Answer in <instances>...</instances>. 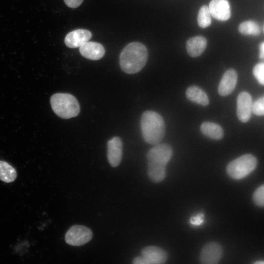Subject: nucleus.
I'll list each match as a JSON object with an SVG mask.
<instances>
[{"instance_id":"f257e3e1","label":"nucleus","mask_w":264,"mask_h":264,"mask_svg":"<svg viewBox=\"0 0 264 264\" xmlns=\"http://www.w3.org/2000/svg\"><path fill=\"white\" fill-rule=\"evenodd\" d=\"M173 154L171 147L167 144H157L147 153L148 174L154 182L162 181L166 175V166Z\"/></svg>"},{"instance_id":"f03ea898","label":"nucleus","mask_w":264,"mask_h":264,"mask_svg":"<svg viewBox=\"0 0 264 264\" xmlns=\"http://www.w3.org/2000/svg\"><path fill=\"white\" fill-rule=\"evenodd\" d=\"M148 53L146 47L139 42H132L127 45L120 55V66L128 74H134L145 66Z\"/></svg>"},{"instance_id":"7ed1b4c3","label":"nucleus","mask_w":264,"mask_h":264,"mask_svg":"<svg viewBox=\"0 0 264 264\" xmlns=\"http://www.w3.org/2000/svg\"><path fill=\"white\" fill-rule=\"evenodd\" d=\"M140 127L144 140L152 145H156L162 140L165 126L162 116L151 110L145 111L141 117Z\"/></svg>"},{"instance_id":"20e7f679","label":"nucleus","mask_w":264,"mask_h":264,"mask_svg":"<svg viewBox=\"0 0 264 264\" xmlns=\"http://www.w3.org/2000/svg\"><path fill=\"white\" fill-rule=\"evenodd\" d=\"M50 102L53 111L62 118L75 117L80 112L79 102L76 97L70 94L55 93L50 97Z\"/></svg>"},{"instance_id":"39448f33","label":"nucleus","mask_w":264,"mask_h":264,"mask_svg":"<svg viewBox=\"0 0 264 264\" xmlns=\"http://www.w3.org/2000/svg\"><path fill=\"white\" fill-rule=\"evenodd\" d=\"M256 158L250 154H244L231 161L227 166L226 172L232 178L240 179L250 174L256 168Z\"/></svg>"},{"instance_id":"423d86ee","label":"nucleus","mask_w":264,"mask_h":264,"mask_svg":"<svg viewBox=\"0 0 264 264\" xmlns=\"http://www.w3.org/2000/svg\"><path fill=\"white\" fill-rule=\"evenodd\" d=\"M93 234L90 229L80 225L71 226L65 235L66 242L72 246L83 245L89 242Z\"/></svg>"},{"instance_id":"0eeeda50","label":"nucleus","mask_w":264,"mask_h":264,"mask_svg":"<svg viewBox=\"0 0 264 264\" xmlns=\"http://www.w3.org/2000/svg\"><path fill=\"white\" fill-rule=\"evenodd\" d=\"M141 255L139 260L141 264H162L167 260L166 252L163 249L154 246L144 248L141 251Z\"/></svg>"},{"instance_id":"6e6552de","label":"nucleus","mask_w":264,"mask_h":264,"mask_svg":"<svg viewBox=\"0 0 264 264\" xmlns=\"http://www.w3.org/2000/svg\"><path fill=\"white\" fill-rule=\"evenodd\" d=\"M222 249L220 245L216 242L206 244L201 251L200 263L203 264H217L222 256Z\"/></svg>"},{"instance_id":"1a4fd4ad","label":"nucleus","mask_w":264,"mask_h":264,"mask_svg":"<svg viewBox=\"0 0 264 264\" xmlns=\"http://www.w3.org/2000/svg\"><path fill=\"white\" fill-rule=\"evenodd\" d=\"M237 104L238 119L242 122H247L252 112L253 103L250 94L245 91L241 92L237 97Z\"/></svg>"},{"instance_id":"9d476101","label":"nucleus","mask_w":264,"mask_h":264,"mask_svg":"<svg viewBox=\"0 0 264 264\" xmlns=\"http://www.w3.org/2000/svg\"><path fill=\"white\" fill-rule=\"evenodd\" d=\"M123 143L121 138L114 136L107 142V158L109 163L113 167H117L122 157Z\"/></svg>"},{"instance_id":"9b49d317","label":"nucleus","mask_w":264,"mask_h":264,"mask_svg":"<svg viewBox=\"0 0 264 264\" xmlns=\"http://www.w3.org/2000/svg\"><path fill=\"white\" fill-rule=\"evenodd\" d=\"M208 7L211 16L218 20L225 21L230 18V6L227 0H212Z\"/></svg>"},{"instance_id":"f8f14e48","label":"nucleus","mask_w":264,"mask_h":264,"mask_svg":"<svg viewBox=\"0 0 264 264\" xmlns=\"http://www.w3.org/2000/svg\"><path fill=\"white\" fill-rule=\"evenodd\" d=\"M91 33L88 30L78 29L68 33L65 38L66 45L71 48L80 47L91 38Z\"/></svg>"},{"instance_id":"ddd939ff","label":"nucleus","mask_w":264,"mask_h":264,"mask_svg":"<svg viewBox=\"0 0 264 264\" xmlns=\"http://www.w3.org/2000/svg\"><path fill=\"white\" fill-rule=\"evenodd\" d=\"M238 79L237 72L229 69L223 75L218 87L219 94L222 96L230 94L234 89Z\"/></svg>"},{"instance_id":"4468645a","label":"nucleus","mask_w":264,"mask_h":264,"mask_svg":"<svg viewBox=\"0 0 264 264\" xmlns=\"http://www.w3.org/2000/svg\"><path fill=\"white\" fill-rule=\"evenodd\" d=\"M79 51L84 57L91 60H99L105 53V48L101 44L88 41L80 47Z\"/></svg>"},{"instance_id":"2eb2a0df","label":"nucleus","mask_w":264,"mask_h":264,"mask_svg":"<svg viewBox=\"0 0 264 264\" xmlns=\"http://www.w3.org/2000/svg\"><path fill=\"white\" fill-rule=\"evenodd\" d=\"M207 45L206 39L202 36L190 38L186 43V49L188 54L192 57L200 56Z\"/></svg>"},{"instance_id":"dca6fc26","label":"nucleus","mask_w":264,"mask_h":264,"mask_svg":"<svg viewBox=\"0 0 264 264\" xmlns=\"http://www.w3.org/2000/svg\"><path fill=\"white\" fill-rule=\"evenodd\" d=\"M186 96L190 101L202 106H207L209 103L206 93L196 86H192L187 88L186 90Z\"/></svg>"},{"instance_id":"f3484780","label":"nucleus","mask_w":264,"mask_h":264,"mask_svg":"<svg viewBox=\"0 0 264 264\" xmlns=\"http://www.w3.org/2000/svg\"><path fill=\"white\" fill-rule=\"evenodd\" d=\"M200 131L205 136L215 140L221 139L223 136L222 128L216 123L205 122L201 124Z\"/></svg>"},{"instance_id":"a211bd4d","label":"nucleus","mask_w":264,"mask_h":264,"mask_svg":"<svg viewBox=\"0 0 264 264\" xmlns=\"http://www.w3.org/2000/svg\"><path fill=\"white\" fill-rule=\"evenodd\" d=\"M16 177L15 169L7 162L0 160V180L10 183L14 181Z\"/></svg>"},{"instance_id":"6ab92c4d","label":"nucleus","mask_w":264,"mask_h":264,"mask_svg":"<svg viewBox=\"0 0 264 264\" xmlns=\"http://www.w3.org/2000/svg\"><path fill=\"white\" fill-rule=\"evenodd\" d=\"M239 32L245 35L258 36L260 34L259 25L252 21H247L241 23L239 26Z\"/></svg>"},{"instance_id":"aec40b11","label":"nucleus","mask_w":264,"mask_h":264,"mask_svg":"<svg viewBox=\"0 0 264 264\" xmlns=\"http://www.w3.org/2000/svg\"><path fill=\"white\" fill-rule=\"evenodd\" d=\"M211 15L209 7L206 5L202 6L198 11V22L201 28H206L211 23Z\"/></svg>"},{"instance_id":"412c9836","label":"nucleus","mask_w":264,"mask_h":264,"mask_svg":"<svg viewBox=\"0 0 264 264\" xmlns=\"http://www.w3.org/2000/svg\"><path fill=\"white\" fill-rule=\"evenodd\" d=\"M253 73L259 84L264 86V63L257 64L253 68Z\"/></svg>"},{"instance_id":"4be33fe9","label":"nucleus","mask_w":264,"mask_h":264,"mask_svg":"<svg viewBox=\"0 0 264 264\" xmlns=\"http://www.w3.org/2000/svg\"><path fill=\"white\" fill-rule=\"evenodd\" d=\"M253 199L256 205L264 206V184L256 190L253 196Z\"/></svg>"},{"instance_id":"5701e85b","label":"nucleus","mask_w":264,"mask_h":264,"mask_svg":"<svg viewBox=\"0 0 264 264\" xmlns=\"http://www.w3.org/2000/svg\"><path fill=\"white\" fill-rule=\"evenodd\" d=\"M252 112L257 115H264V96L257 99L253 104Z\"/></svg>"},{"instance_id":"b1692460","label":"nucleus","mask_w":264,"mask_h":264,"mask_svg":"<svg viewBox=\"0 0 264 264\" xmlns=\"http://www.w3.org/2000/svg\"><path fill=\"white\" fill-rule=\"evenodd\" d=\"M204 221V215L202 213L198 214L190 219V223L194 226H199Z\"/></svg>"},{"instance_id":"393cba45","label":"nucleus","mask_w":264,"mask_h":264,"mask_svg":"<svg viewBox=\"0 0 264 264\" xmlns=\"http://www.w3.org/2000/svg\"><path fill=\"white\" fill-rule=\"evenodd\" d=\"M66 4L70 8H77L82 3L83 0H64Z\"/></svg>"},{"instance_id":"a878e982","label":"nucleus","mask_w":264,"mask_h":264,"mask_svg":"<svg viewBox=\"0 0 264 264\" xmlns=\"http://www.w3.org/2000/svg\"><path fill=\"white\" fill-rule=\"evenodd\" d=\"M259 57L262 60H264V42L260 46Z\"/></svg>"},{"instance_id":"bb28decb","label":"nucleus","mask_w":264,"mask_h":264,"mask_svg":"<svg viewBox=\"0 0 264 264\" xmlns=\"http://www.w3.org/2000/svg\"><path fill=\"white\" fill-rule=\"evenodd\" d=\"M254 263V264H264V261H257V262H255Z\"/></svg>"},{"instance_id":"cd10ccee","label":"nucleus","mask_w":264,"mask_h":264,"mask_svg":"<svg viewBox=\"0 0 264 264\" xmlns=\"http://www.w3.org/2000/svg\"><path fill=\"white\" fill-rule=\"evenodd\" d=\"M263 29H264V28Z\"/></svg>"}]
</instances>
